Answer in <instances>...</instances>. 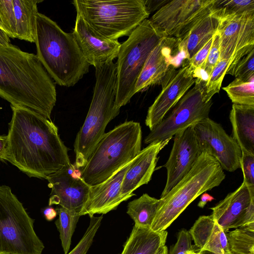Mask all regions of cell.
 <instances>
[{
  "label": "cell",
  "mask_w": 254,
  "mask_h": 254,
  "mask_svg": "<svg viewBox=\"0 0 254 254\" xmlns=\"http://www.w3.org/2000/svg\"><path fill=\"white\" fill-rule=\"evenodd\" d=\"M11 108L4 160L30 177L45 179L72 166L51 120L25 107L11 105Z\"/></svg>",
  "instance_id": "cell-1"
},
{
  "label": "cell",
  "mask_w": 254,
  "mask_h": 254,
  "mask_svg": "<svg viewBox=\"0 0 254 254\" xmlns=\"http://www.w3.org/2000/svg\"><path fill=\"white\" fill-rule=\"evenodd\" d=\"M0 97L51 120L56 85L36 55L11 44L0 45Z\"/></svg>",
  "instance_id": "cell-2"
},
{
  "label": "cell",
  "mask_w": 254,
  "mask_h": 254,
  "mask_svg": "<svg viewBox=\"0 0 254 254\" xmlns=\"http://www.w3.org/2000/svg\"><path fill=\"white\" fill-rule=\"evenodd\" d=\"M35 43L39 60L58 85L73 86L88 72L90 64L73 33L64 32L40 12L36 18Z\"/></svg>",
  "instance_id": "cell-3"
},
{
  "label": "cell",
  "mask_w": 254,
  "mask_h": 254,
  "mask_svg": "<svg viewBox=\"0 0 254 254\" xmlns=\"http://www.w3.org/2000/svg\"><path fill=\"white\" fill-rule=\"evenodd\" d=\"M96 82L89 109L74 143L75 166L83 168L104 135L108 123L117 116L120 108L115 104L117 66L112 62L95 67Z\"/></svg>",
  "instance_id": "cell-4"
},
{
  "label": "cell",
  "mask_w": 254,
  "mask_h": 254,
  "mask_svg": "<svg viewBox=\"0 0 254 254\" xmlns=\"http://www.w3.org/2000/svg\"><path fill=\"white\" fill-rule=\"evenodd\" d=\"M225 176L218 161L202 152L190 172L160 197L150 229L155 232L166 230L192 201L219 186Z\"/></svg>",
  "instance_id": "cell-5"
},
{
  "label": "cell",
  "mask_w": 254,
  "mask_h": 254,
  "mask_svg": "<svg viewBox=\"0 0 254 254\" xmlns=\"http://www.w3.org/2000/svg\"><path fill=\"white\" fill-rule=\"evenodd\" d=\"M139 123L126 121L105 133L82 168L80 178L88 185L100 184L132 161L141 150Z\"/></svg>",
  "instance_id": "cell-6"
},
{
  "label": "cell",
  "mask_w": 254,
  "mask_h": 254,
  "mask_svg": "<svg viewBox=\"0 0 254 254\" xmlns=\"http://www.w3.org/2000/svg\"><path fill=\"white\" fill-rule=\"evenodd\" d=\"M72 3L94 31L112 40L129 36L150 14L144 0H75Z\"/></svg>",
  "instance_id": "cell-7"
},
{
  "label": "cell",
  "mask_w": 254,
  "mask_h": 254,
  "mask_svg": "<svg viewBox=\"0 0 254 254\" xmlns=\"http://www.w3.org/2000/svg\"><path fill=\"white\" fill-rule=\"evenodd\" d=\"M163 37L147 19L121 44L117 61L115 104L121 108L135 94V86L145 63Z\"/></svg>",
  "instance_id": "cell-8"
},
{
  "label": "cell",
  "mask_w": 254,
  "mask_h": 254,
  "mask_svg": "<svg viewBox=\"0 0 254 254\" xmlns=\"http://www.w3.org/2000/svg\"><path fill=\"white\" fill-rule=\"evenodd\" d=\"M34 220L10 188L0 186V254H42Z\"/></svg>",
  "instance_id": "cell-9"
},
{
  "label": "cell",
  "mask_w": 254,
  "mask_h": 254,
  "mask_svg": "<svg viewBox=\"0 0 254 254\" xmlns=\"http://www.w3.org/2000/svg\"><path fill=\"white\" fill-rule=\"evenodd\" d=\"M205 86L195 80L194 86L181 98L171 113L150 130L144 140V143L171 139L178 131L209 118L213 102L204 98Z\"/></svg>",
  "instance_id": "cell-10"
},
{
  "label": "cell",
  "mask_w": 254,
  "mask_h": 254,
  "mask_svg": "<svg viewBox=\"0 0 254 254\" xmlns=\"http://www.w3.org/2000/svg\"><path fill=\"white\" fill-rule=\"evenodd\" d=\"M213 0H169L149 19L163 37L184 38L210 12Z\"/></svg>",
  "instance_id": "cell-11"
},
{
  "label": "cell",
  "mask_w": 254,
  "mask_h": 254,
  "mask_svg": "<svg viewBox=\"0 0 254 254\" xmlns=\"http://www.w3.org/2000/svg\"><path fill=\"white\" fill-rule=\"evenodd\" d=\"M199 149L216 159L222 169L234 172L240 168L241 149L220 124L209 118L193 127Z\"/></svg>",
  "instance_id": "cell-12"
},
{
  "label": "cell",
  "mask_w": 254,
  "mask_h": 254,
  "mask_svg": "<svg viewBox=\"0 0 254 254\" xmlns=\"http://www.w3.org/2000/svg\"><path fill=\"white\" fill-rule=\"evenodd\" d=\"M195 80L189 64L178 68L169 67L159 84L162 87L161 92L147 111L145 123L150 130L194 84Z\"/></svg>",
  "instance_id": "cell-13"
},
{
  "label": "cell",
  "mask_w": 254,
  "mask_h": 254,
  "mask_svg": "<svg viewBox=\"0 0 254 254\" xmlns=\"http://www.w3.org/2000/svg\"><path fill=\"white\" fill-rule=\"evenodd\" d=\"M220 60H229L228 69L254 49V12L219 22Z\"/></svg>",
  "instance_id": "cell-14"
},
{
  "label": "cell",
  "mask_w": 254,
  "mask_h": 254,
  "mask_svg": "<svg viewBox=\"0 0 254 254\" xmlns=\"http://www.w3.org/2000/svg\"><path fill=\"white\" fill-rule=\"evenodd\" d=\"M74 174L72 165L46 178L48 187L51 189L49 205H59L81 216L88 198L90 186Z\"/></svg>",
  "instance_id": "cell-15"
},
{
  "label": "cell",
  "mask_w": 254,
  "mask_h": 254,
  "mask_svg": "<svg viewBox=\"0 0 254 254\" xmlns=\"http://www.w3.org/2000/svg\"><path fill=\"white\" fill-rule=\"evenodd\" d=\"M190 127L174 135L169 158L164 165L167 170V181L161 197L165 196L191 170L202 153L193 129Z\"/></svg>",
  "instance_id": "cell-16"
},
{
  "label": "cell",
  "mask_w": 254,
  "mask_h": 254,
  "mask_svg": "<svg viewBox=\"0 0 254 254\" xmlns=\"http://www.w3.org/2000/svg\"><path fill=\"white\" fill-rule=\"evenodd\" d=\"M39 0H0V21L9 38L35 43Z\"/></svg>",
  "instance_id": "cell-17"
},
{
  "label": "cell",
  "mask_w": 254,
  "mask_h": 254,
  "mask_svg": "<svg viewBox=\"0 0 254 254\" xmlns=\"http://www.w3.org/2000/svg\"><path fill=\"white\" fill-rule=\"evenodd\" d=\"M73 34L87 63L96 67L113 62L118 57L121 44L94 31L76 14Z\"/></svg>",
  "instance_id": "cell-18"
},
{
  "label": "cell",
  "mask_w": 254,
  "mask_h": 254,
  "mask_svg": "<svg viewBox=\"0 0 254 254\" xmlns=\"http://www.w3.org/2000/svg\"><path fill=\"white\" fill-rule=\"evenodd\" d=\"M177 38L164 37L149 55L136 81L134 93L160 84L177 56Z\"/></svg>",
  "instance_id": "cell-19"
},
{
  "label": "cell",
  "mask_w": 254,
  "mask_h": 254,
  "mask_svg": "<svg viewBox=\"0 0 254 254\" xmlns=\"http://www.w3.org/2000/svg\"><path fill=\"white\" fill-rule=\"evenodd\" d=\"M133 159L103 182L90 187L88 200L81 216L105 214L116 209L124 201L121 196L122 184Z\"/></svg>",
  "instance_id": "cell-20"
},
{
  "label": "cell",
  "mask_w": 254,
  "mask_h": 254,
  "mask_svg": "<svg viewBox=\"0 0 254 254\" xmlns=\"http://www.w3.org/2000/svg\"><path fill=\"white\" fill-rule=\"evenodd\" d=\"M170 140L149 144L134 158L122 184L121 196L124 201L135 195L134 190L150 181L157 162V156Z\"/></svg>",
  "instance_id": "cell-21"
},
{
  "label": "cell",
  "mask_w": 254,
  "mask_h": 254,
  "mask_svg": "<svg viewBox=\"0 0 254 254\" xmlns=\"http://www.w3.org/2000/svg\"><path fill=\"white\" fill-rule=\"evenodd\" d=\"M254 200V187H249L243 182L235 191L210 208L212 210L211 215L225 232L238 228L242 217Z\"/></svg>",
  "instance_id": "cell-22"
},
{
  "label": "cell",
  "mask_w": 254,
  "mask_h": 254,
  "mask_svg": "<svg viewBox=\"0 0 254 254\" xmlns=\"http://www.w3.org/2000/svg\"><path fill=\"white\" fill-rule=\"evenodd\" d=\"M229 119L232 137L242 153L254 155V106L233 104Z\"/></svg>",
  "instance_id": "cell-23"
},
{
  "label": "cell",
  "mask_w": 254,
  "mask_h": 254,
  "mask_svg": "<svg viewBox=\"0 0 254 254\" xmlns=\"http://www.w3.org/2000/svg\"><path fill=\"white\" fill-rule=\"evenodd\" d=\"M166 230L155 232L134 225L121 254H154L165 245Z\"/></svg>",
  "instance_id": "cell-24"
},
{
  "label": "cell",
  "mask_w": 254,
  "mask_h": 254,
  "mask_svg": "<svg viewBox=\"0 0 254 254\" xmlns=\"http://www.w3.org/2000/svg\"><path fill=\"white\" fill-rule=\"evenodd\" d=\"M218 27V20L209 13L199 20L183 38L186 40L190 60L213 37Z\"/></svg>",
  "instance_id": "cell-25"
},
{
  "label": "cell",
  "mask_w": 254,
  "mask_h": 254,
  "mask_svg": "<svg viewBox=\"0 0 254 254\" xmlns=\"http://www.w3.org/2000/svg\"><path fill=\"white\" fill-rule=\"evenodd\" d=\"M159 203L160 199L144 193L128 203L127 213L133 220L134 225L150 228Z\"/></svg>",
  "instance_id": "cell-26"
},
{
  "label": "cell",
  "mask_w": 254,
  "mask_h": 254,
  "mask_svg": "<svg viewBox=\"0 0 254 254\" xmlns=\"http://www.w3.org/2000/svg\"><path fill=\"white\" fill-rule=\"evenodd\" d=\"M254 12V0H213L210 14L219 22Z\"/></svg>",
  "instance_id": "cell-27"
},
{
  "label": "cell",
  "mask_w": 254,
  "mask_h": 254,
  "mask_svg": "<svg viewBox=\"0 0 254 254\" xmlns=\"http://www.w3.org/2000/svg\"><path fill=\"white\" fill-rule=\"evenodd\" d=\"M229 250L234 254H254V224L226 232Z\"/></svg>",
  "instance_id": "cell-28"
},
{
  "label": "cell",
  "mask_w": 254,
  "mask_h": 254,
  "mask_svg": "<svg viewBox=\"0 0 254 254\" xmlns=\"http://www.w3.org/2000/svg\"><path fill=\"white\" fill-rule=\"evenodd\" d=\"M223 89L233 104L254 106V76L248 80L235 78Z\"/></svg>",
  "instance_id": "cell-29"
},
{
  "label": "cell",
  "mask_w": 254,
  "mask_h": 254,
  "mask_svg": "<svg viewBox=\"0 0 254 254\" xmlns=\"http://www.w3.org/2000/svg\"><path fill=\"white\" fill-rule=\"evenodd\" d=\"M58 219L55 224L60 233V238L64 254L70 249L71 238L80 215L62 207L57 209Z\"/></svg>",
  "instance_id": "cell-30"
},
{
  "label": "cell",
  "mask_w": 254,
  "mask_h": 254,
  "mask_svg": "<svg viewBox=\"0 0 254 254\" xmlns=\"http://www.w3.org/2000/svg\"><path fill=\"white\" fill-rule=\"evenodd\" d=\"M216 222L210 215H202L198 217L189 231L195 246L201 250L211 235Z\"/></svg>",
  "instance_id": "cell-31"
},
{
  "label": "cell",
  "mask_w": 254,
  "mask_h": 254,
  "mask_svg": "<svg viewBox=\"0 0 254 254\" xmlns=\"http://www.w3.org/2000/svg\"><path fill=\"white\" fill-rule=\"evenodd\" d=\"M230 65L229 60H219L211 72L204 87V98L209 101L219 92L223 78Z\"/></svg>",
  "instance_id": "cell-32"
},
{
  "label": "cell",
  "mask_w": 254,
  "mask_h": 254,
  "mask_svg": "<svg viewBox=\"0 0 254 254\" xmlns=\"http://www.w3.org/2000/svg\"><path fill=\"white\" fill-rule=\"evenodd\" d=\"M215 254L230 253L226 232L216 222L214 230L203 248L199 251Z\"/></svg>",
  "instance_id": "cell-33"
},
{
  "label": "cell",
  "mask_w": 254,
  "mask_h": 254,
  "mask_svg": "<svg viewBox=\"0 0 254 254\" xmlns=\"http://www.w3.org/2000/svg\"><path fill=\"white\" fill-rule=\"evenodd\" d=\"M90 218L89 226L83 237L76 246L67 254H86L87 253L101 225L103 215L92 216Z\"/></svg>",
  "instance_id": "cell-34"
},
{
  "label": "cell",
  "mask_w": 254,
  "mask_h": 254,
  "mask_svg": "<svg viewBox=\"0 0 254 254\" xmlns=\"http://www.w3.org/2000/svg\"><path fill=\"white\" fill-rule=\"evenodd\" d=\"M235 78L248 80L254 76V49L241 58L235 65L227 71Z\"/></svg>",
  "instance_id": "cell-35"
},
{
  "label": "cell",
  "mask_w": 254,
  "mask_h": 254,
  "mask_svg": "<svg viewBox=\"0 0 254 254\" xmlns=\"http://www.w3.org/2000/svg\"><path fill=\"white\" fill-rule=\"evenodd\" d=\"M240 168L243 174V182L249 187H254V155L242 152Z\"/></svg>",
  "instance_id": "cell-36"
},
{
  "label": "cell",
  "mask_w": 254,
  "mask_h": 254,
  "mask_svg": "<svg viewBox=\"0 0 254 254\" xmlns=\"http://www.w3.org/2000/svg\"><path fill=\"white\" fill-rule=\"evenodd\" d=\"M220 34L217 32L213 37V40L206 59L204 70L209 76L214 66L220 60Z\"/></svg>",
  "instance_id": "cell-37"
},
{
  "label": "cell",
  "mask_w": 254,
  "mask_h": 254,
  "mask_svg": "<svg viewBox=\"0 0 254 254\" xmlns=\"http://www.w3.org/2000/svg\"><path fill=\"white\" fill-rule=\"evenodd\" d=\"M191 241L189 231L182 230L178 233L176 243L171 247L168 254H186L187 251L193 250Z\"/></svg>",
  "instance_id": "cell-38"
},
{
  "label": "cell",
  "mask_w": 254,
  "mask_h": 254,
  "mask_svg": "<svg viewBox=\"0 0 254 254\" xmlns=\"http://www.w3.org/2000/svg\"><path fill=\"white\" fill-rule=\"evenodd\" d=\"M212 40L213 37L190 60L189 64L192 70L198 68L204 69Z\"/></svg>",
  "instance_id": "cell-39"
},
{
  "label": "cell",
  "mask_w": 254,
  "mask_h": 254,
  "mask_svg": "<svg viewBox=\"0 0 254 254\" xmlns=\"http://www.w3.org/2000/svg\"><path fill=\"white\" fill-rule=\"evenodd\" d=\"M169 1V0H145V5L147 12L150 14L156 10L159 9L164 4Z\"/></svg>",
  "instance_id": "cell-40"
},
{
  "label": "cell",
  "mask_w": 254,
  "mask_h": 254,
  "mask_svg": "<svg viewBox=\"0 0 254 254\" xmlns=\"http://www.w3.org/2000/svg\"><path fill=\"white\" fill-rule=\"evenodd\" d=\"M7 147V136H0V160H4Z\"/></svg>",
  "instance_id": "cell-41"
},
{
  "label": "cell",
  "mask_w": 254,
  "mask_h": 254,
  "mask_svg": "<svg viewBox=\"0 0 254 254\" xmlns=\"http://www.w3.org/2000/svg\"><path fill=\"white\" fill-rule=\"evenodd\" d=\"M43 213L46 219L50 221L56 217L58 213L52 207H48L44 210Z\"/></svg>",
  "instance_id": "cell-42"
},
{
  "label": "cell",
  "mask_w": 254,
  "mask_h": 254,
  "mask_svg": "<svg viewBox=\"0 0 254 254\" xmlns=\"http://www.w3.org/2000/svg\"><path fill=\"white\" fill-rule=\"evenodd\" d=\"M10 44V38L4 31L0 21V45L5 46Z\"/></svg>",
  "instance_id": "cell-43"
},
{
  "label": "cell",
  "mask_w": 254,
  "mask_h": 254,
  "mask_svg": "<svg viewBox=\"0 0 254 254\" xmlns=\"http://www.w3.org/2000/svg\"><path fill=\"white\" fill-rule=\"evenodd\" d=\"M214 198L207 193H203L202 194L200 197V200L199 201L197 205L200 208H203L208 202L211 201Z\"/></svg>",
  "instance_id": "cell-44"
},
{
  "label": "cell",
  "mask_w": 254,
  "mask_h": 254,
  "mask_svg": "<svg viewBox=\"0 0 254 254\" xmlns=\"http://www.w3.org/2000/svg\"><path fill=\"white\" fill-rule=\"evenodd\" d=\"M161 254H168V248L165 245L163 247Z\"/></svg>",
  "instance_id": "cell-45"
},
{
  "label": "cell",
  "mask_w": 254,
  "mask_h": 254,
  "mask_svg": "<svg viewBox=\"0 0 254 254\" xmlns=\"http://www.w3.org/2000/svg\"><path fill=\"white\" fill-rule=\"evenodd\" d=\"M186 254H202L201 252H196L194 250L188 251Z\"/></svg>",
  "instance_id": "cell-46"
},
{
  "label": "cell",
  "mask_w": 254,
  "mask_h": 254,
  "mask_svg": "<svg viewBox=\"0 0 254 254\" xmlns=\"http://www.w3.org/2000/svg\"><path fill=\"white\" fill-rule=\"evenodd\" d=\"M201 253L202 254H215L212 253H210V252H207V251H203V252H202Z\"/></svg>",
  "instance_id": "cell-47"
},
{
  "label": "cell",
  "mask_w": 254,
  "mask_h": 254,
  "mask_svg": "<svg viewBox=\"0 0 254 254\" xmlns=\"http://www.w3.org/2000/svg\"><path fill=\"white\" fill-rule=\"evenodd\" d=\"M162 248H163V247L162 248H161L159 250H158V251L154 254H161V253L162 250Z\"/></svg>",
  "instance_id": "cell-48"
},
{
  "label": "cell",
  "mask_w": 254,
  "mask_h": 254,
  "mask_svg": "<svg viewBox=\"0 0 254 254\" xmlns=\"http://www.w3.org/2000/svg\"><path fill=\"white\" fill-rule=\"evenodd\" d=\"M232 254V253H229V254Z\"/></svg>",
  "instance_id": "cell-49"
}]
</instances>
